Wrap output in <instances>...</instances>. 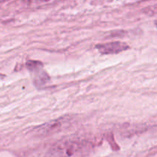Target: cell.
Masks as SVG:
<instances>
[{
    "instance_id": "cell-1",
    "label": "cell",
    "mask_w": 157,
    "mask_h": 157,
    "mask_svg": "<svg viewBox=\"0 0 157 157\" xmlns=\"http://www.w3.org/2000/svg\"><path fill=\"white\" fill-rule=\"evenodd\" d=\"M28 68L33 74V81L35 85L45 84L49 81V76L43 68L41 62L35 61H29L27 63Z\"/></svg>"
},
{
    "instance_id": "cell-2",
    "label": "cell",
    "mask_w": 157,
    "mask_h": 157,
    "mask_svg": "<svg viewBox=\"0 0 157 157\" xmlns=\"http://www.w3.org/2000/svg\"><path fill=\"white\" fill-rule=\"evenodd\" d=\"M99 52L102 55H111V54H117L121 52L127 50L129 45L121 41H112V42L100 44L96 46Z\"/></svg>"
},
{
    "instance_id": "cell-3",
    "label": "cell",
    "mask_w": 157,
    "mask_h": 157,
    "mask_svg": "<svg viewBox=\"0 0 157 157\" xmlns=\"http://www.w3.org/2000/svg\"><path fill=\"white\" fill-rule=\"evenodd\" d=\"M0 2H2V1H0Z\"/></svg>"
}]
</instances>
